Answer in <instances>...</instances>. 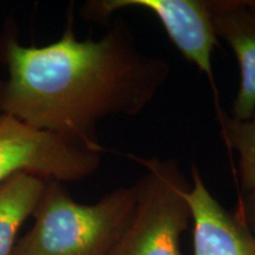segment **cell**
I'll list each match as a JSON object with an SVG mask.
<instances>
[{
  "instance_id": "3957f363",
  "label": "cell",
  "mask_w": 255,
  "mask_h": 255,
  "mask_svg": "<svg viewBox=\"0 0 255 255\" xmlns=\"http://www.w3.org/2000/svg\"><path fill=\"white\" fill-rule=\"evenodd\" d=\"M131 158L145 174L133 186L135 208L110 255H183L180 239L191 220L187 178L174 159Z\"/></svg>"
},
{
  "instance_id": "6da1fadb",
  "label": "cell",
  "mask_w": 255,
  "mask_h": 255,
  "mask_svg": "<svg viewBox=\"0 0 255 255\" xmlns=\"http://www.w3.org/2000/svg\"><path fill=\"white\" fill-rule=\"evenodd\" d=\"M71 24L70 18L63 37L46 46L5 41L8 79L0 84V111L101 152L97 123L142 113L165 84L170 66L141 52L124 21L98 40H78Z\"/></svg>"
},
{
  "instance_id": "52a82bcc",
  "label": "cell",
  "mask_w": 255,
  "mask_h": 255,
  "mask_svg": "<svg viewBox=\"0 0 255 255\" xmlns=\"http://www.w3.org/2000/svg\"><path fill=\"white\" fill-rule=\"evenodd\" d=\"M209 6L216 36L231 46L240 66L232 119L250 120L255 114V0H212Z\"/></svg>"
},
{
  "instance_id": "9c48e42d",
  "label": "cell",
  "mask_w": 255,
  "mask_h": 255,
  "mask_svg": "<svg viewBox=\"0 0 255 255\" xmlns=\"http://www.w3.org/2000/svg\"><path fill=\"white\" fill-rule=\"evenodd\" d=\"M218 116L226 144L239 154L242 189L250 193L255 188V114L246 121L228 117L222 110Z\"/></svg>"
},
{
  "instance_id": "30bf717a",
  "label": "cell",
  "mask_w": 255,
  "mask_h": 255,
  "mask_svg": "<svg viewBox=\"0 0 255 255\" xmlns=\"http://www.w3.org/2000/svg\"><path fill=\"white\" fill-rule=\"evenodd\" d=\"M238 209L242 213L248 227L251 228V231L255 235V188L248 193L246 201L241 200Z\"/></svg>"
},
{
  "instance_id": "7a4b0ae2",
  "label": "cell",
  "mask_w": 255,
  "mask_h": 255,
  "mask_svg": "<svg viewBox=\"0 0 255 255\" xmlns=\"http://www.w3.org/2000/svg\"><path fill=\"white\" fill-rule=\"evenodd\" d=\"M135 205L133 186L111 191L94 205H83L58 181L47 180L33 213V227L12 255H110Z\"/></svg>"
},
{
  "instance_id": "5b68a950",
  "label": "cell",
  "mask_w": 255,
  "mask_h": 255,
  "mask_svg": "<svg viewBox=\"0 0 255 255\" xmlns=\"http://www.w3.org/2000/svg\"><path fill=\"white\" fill-rule=\"evenodd\" d=\"M144 8L154 13L174 45L208 77L219 110V97L212 68V55L218 45L209 1L207 0H92L83 7L90 20L104 23L122 8Z\"/></svg>"
},
{
  "instance_id": "ba28073f",
  "label": "cell",
  "mask_w": 255,
  "mask_h": 255,
  "mask_svg": "<svg viewBox=\"0 0 255 255\" xmlns=\"http://www.w3.org/2000/svg\"><path fill=\"white\" fill-rule=\"evenodd\" d=\"M47 180L28 173L14 175L0 184V255H12L23 223L33 214Z\"/></svg>"
},
{
  "instance_id": "8992f818",
  "label": "cell",
  "mask_w": 255,
  "mask_h": 255,
  "mask_svg": "<svg viewBox=\"0 0 255 255\" xmlns=\"http://www.w3.org/2000/svg\"><path fill=\"white\" fill-rule=\"evenodd\" d=\"M187 194L193 221V255H255V235L240 210L229 213L206 187L195 164Z\"/></svg>"
},
{
  "instance_id": "277c9868",
  "label": "cell",
  "mask_w": 255,
  "mask_h": 255,
  "mask_svg": "<svg viewBox=\"0 0 255 255\" xmlns=\"http://www.w3.org/2000/svg\"><path fill=\"white\" fill-rule=\"evenodd\" d=\"M100 164L98 151L0 115V184L20 173L58 182L78 181Z\"/></svg>"
}]
</instances>
